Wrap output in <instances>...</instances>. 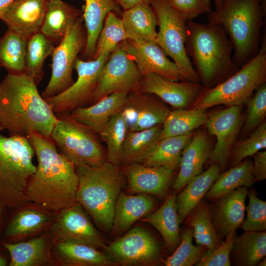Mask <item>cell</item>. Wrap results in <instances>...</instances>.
Wrapping results in <instances>:
<instances>
[{"instance_id":"32","label":"cell","mask_w":266,"mask_h":266,"mask_svg":"<svg viewBox=\"0 0 266 266\" xmlns=\"http://www.w3.org/2000/svg\"><path fill=\"white\" fill-rule=\"evenodd\" d=\"M266 256V231L244 232L234 240L230 261L235 266H255Z\"/></svg>"},{"instance_id":"8","label":"cell","mask_w":266,"mask_h":266,"mask_svg":"<svg viewBox=\"0 0 266 266\" xmlns=\"http://www.w3.org/2000/svg\"><path fill=\"white\" fill-rule=\"evenodd\" d=\"M56 115L57 120L50 137L75 167L97 166L107 161L106 151L98 134L74 119L69 113Z\"/></svg>"},{"instance_id":"31","label":"cell","mask_w":266,"mask_h":266,"mask_svg":"<svg viewBox=\"0 0 266 266\" xmlns=\"http://www.w3.org/2000/svg\"><path fill=\"white\" fill-rule=\"evenodd\" d=\"M183 222L193 229L197 245L214 251L224 241L217 233L211 219L210 204L205 198L187 216Z\"/></svg>"},{"instance_id":"51","label":"cell","mask_w":266,"mask_h":266,"mask_svg":"<svg viewBox=\"0 0 266 266\" xmlns=\"http://www.w3.org/2000/svg\"><path fill=\"white\" fill-rule=\"evenodd\" d=\"M15 0H0V19L4 12Z\"/></svg>"},{"instance_id":"13","label":"cell","mask_w":266,"mask_h":266,"mask_svg":"<svg viewBox=\"0 0 266 266\" xmlns=\"http://www.w3.org/2000/svg\"><path fill=\"white\" fill-rule=\"evenodd\" d=\"M121 43L106 62L90 105L111 94L129 93L139 88L143 75Z\"/></svg>"},{"instance_id":"42","label":"cell","mask_w":266,"mask_h":266,"mask_svg":"<svg viewBox=\"0 0 266 266\" xmlns=\"http://www.w3.org/2000/svg\"><path fill=\"white\" fill-rule=\"evenodd\" d=\"M180 242L172 254L162 261L166 266H192L200 260L207 249L193 243V231L186 226L180 233Z\"/></svg>"},{"instance_id":"52","label":"cell","mask_w":266,"mask_h":266,"mask_svg":"<svg viewBox=\"0 0 266 266\" xmlns=\"http://www.w3.org/2000/svg\"><path fill=\"white\" fill-rule=\"evenodd\" d=\"M223 0H214L215 10H218L221 6Z\"/></svg>"},{"instance_id":"2","label":"cell","mask_w":266,"mask_h":266,"mask_svg":"<svg viewBox=\"0 0 266 266\" xmlns=\"http://www.w3.org/2000/svg\"><path fill=\"white\" fill-rule=\"evenodd\" d=\"M57 120L51 106L25 73H8L0 82V127L10 135L37 132L50 137Z\"/></svg>"},{"instance_id":"14","label":"cell","mask_w":266,"mask_h":266,"mask_svg":"<svg viewBox=\"0 0 266 266\" xmlns=\"http://www.w3.org/2000/svg\"><path fill=\"white\" fill-rule=\"evenodd\" d=\"M241 124L240 106H228L207 115L205 123L207 131L216 139L208 160L211 164L218 165L221 171L227 166Z\"/></svg>"},{"instance_id":"27","label":"cell","mask_w":266,"mask_h":266,"mask_svg":"<svg viewBox=\"0 0 266 266\" xmlns=\"http://www.w3.org/2000/svg\"><path fill=\"white\" fill-rule=\"evenodd\" d=\"M221 169L216 164L190 180L176 198V207L180 224L187 216L204 198Z\"/></svg>"},{"instance_id":"11","label":"cell","mask_w":266,"mask_h":266,"mask_svg":"<svg viewBox=\"0 0 266 266\" xmlns=\"http://www.w3.org/2000/svg\"><path fill=\"white\" fill-rule=\"evenodd\" d=\"M105 253L115 264L123 266H153L162 262L161 247L144 228L136 226L106 245Z\"/></svg>"},{"instance_id":"16","label":"cell","mask_w":266,"mask_h":266,"mask_svg":"<svg viewBox=\"0 0 266 266\" xmlns=\"http://www.w3.org/2000/svg\"><path fill=\"white\" fill-rule=\"evenodd\" d=\"M121 45L143 75L154 73L174 81H187L178 66L170 61L155 41L136 42L130 39Z\"/></svg>"},{"instance_id":"22","label":"cell","mask_w":266,"mask_h":266,"mask_svg":"<svg viewBox=\"0 0 266 266\" xmlns=\"http://www.w3.org/2000/svg\"><path fill=\"white\" fill-rule=\"evenodd\" d=\"M211 147L206 133L202 131L194 133L181 153L179 170L172 183L174 193H179L190 180L203 172Z\"/></svg>"},{"instance_id":"12","label":"cell","mask_w":266,"mask_h":266,"mask_svg":"<svg viewBox=\"0 0 266 266\" xmlns=\"http://www.w3.org/2000/svg\"><path fill=\"white\" fill-rule=\"evenodd\" d=\"M109 55L88 61L76 59L73 65L77 74L76 80L63 92L45 99L55 114L69 113L75 108L89 104Z\"/></svg>"},{"instance_id":"15","label":"cell","mask_w":266,"mask_h":266,"mask_svg":"<svg viewBox=\"0 0 266 266\" xmlns=\"http://www.w3.org/2000/svg\"><path fill=\"white\" fill-rule=\"evenodd\" d=\"M60 212L52 229L57 240L84 244L104 250L107 245L105 239L80 204L76 202Z\"/></svg>"},{"instance_id":"10","label":"cell","mask_w":266,"mask_h":266,"mask_svg":"<svg viewBox=\"0 0 266 266\" xmlns=\"http://www.w3.org/2000/svg\"><path fill=\"white\" fill-rule=\"evenodd\" d=\"M86 40V32L82 15L70 27L52 53L51 77L41 94L45 100L59 94L73 83V65L84 49Z\"/></svg>"},{"instance_id":"18","label":"cell","mask_w":266,"mask_h":266,"mask_svg":"<svg viewBox=\"0 0 266 266\" xmlns=\"http://www.w3.org/2000/svg\"><path fill=\"white\" fill-rule=\"evenodd\" d=\"M204 87L200 83L174 81L151 73L143 76L139 89L153 94L174 109L192 106Z\"/></svg>"},{"instance_id":"4","label":"cell","mask_w":266,"mask_h":266,"mask_svg":"<svg viewBox=\"0 0 266 266\" xmlns=\"http://www.w3.org/2000/svg\"><path fill=\"white\" fill-rule=\"evenodd\" d=\"M265 15L261 0H223L218 10L208 13L207 24L220 26L231 40L239 67L258 53Z\"/></svg>"},{"instance_id":"40","label":"cell","mask_w":266,"mask_h":266,"mask_svg":"<svg viewBox=\"0 0 266 266\" xmlns=\"http://www.w3.org/2000/svg\"><path fill=\"white\" fill-rule=\"evenodd\" d=\"M129 128L122 109L110 119L99 134L107 146V161L120 166L122 151Z\"/></svg>"},{"instance_id":"17","label":"cell","mask_w":266,"mask_h":266,"mask_svg":"<svg viewBox=\"0 0 266 266\" xmlns=\"http://www.w3.org/2000/svg\"><path fill=\"white\" fill-rule=\"evenodd\" d=\"M162 101L139 89L128 93L122 111L129 131H140L162 124L170 110Z\"/></svg>"},{"instance_id":"20","label":"cell","mask_w":266,"mask_h":266,"mask_svg":"<svg viewBox=\"0 0 266 266\" xmlns=\"http://www.w3.org/2000/svg\"><path fill=\"white\" fill-rule=\"evenodd\" d=\"M248 188L238 187L211 200V219L219 237L222 240L232 231L240 228L244 220Z\"/></svg>"},{"instance_id":"41","label":"cell","mask_w":266,"mask_h":266,"mask_svg":"<svg viewBox=\"0 0 266 266\" xmlns=\"http://www.w3.org/2000/svg\"><path fill=\"white\" fill-rule=\"evenodd\" d=\"M127 39L121 17L114 12H109L98 37L94 59L110 54L121 43Z\"/></svg>"},{"instance_id":"50","label":"cell","mask_w":266,"mask_h":266,"mask_svg":"<svg viewBox=\"0 0 266 266\" xmlns=\"http://www.w3.org/2000/svg\"><path fill=\"white\" fill-rule=\"evenodd\" d=\"M115 1L123 9V10L129 9L140 3L151 2V0H115Z\"/></svg>"},{"instance_id":"44","label":"cell","mask_w":266,"mask_h":266,"mask_svg":"<svg viewBox=\"0 0 266 266\" xmlns=\"http://www.w3.org/2000/svg\"><path fill=\"white\" fill-rule=\"evenodd\" d=\"M49 222V217L34 209L21 211L12 219L7 228L5 235L9 237L30 234L44 227Z\"/></svg>"},{"instance_id":"35","label":"cell","mask_w":266,"mask_h":266,"mask_svg":"<svg viewBox=\"0 0 266 266\" xmlns=\"http://www.w3.org/2000/svg\"><path fill=\"white\" fill-rule=\"evenodd\" d=\"M194 133L159 140L140 164L150 166H163L177 170L182 152Z\"/></svg>"},{"instance_id":"28","label":"cell","mask_w":266,"mask_h":266,"mask_svg":"<svg viewBox=\"0 0 266 266\" xmlns=\"http://www.w3.org/2000/svg\"><path fill=\"white\" fill-rule=\"evenodd\" d=\"M176 198L175 193L170 194L156 211L140 219L150 224L159 232L166 246L171 252L176 248L181 239Z\"/></svg>"},{"instance_id":"47","label":"cell","mask_w":266,"mask_h":266,"mask_svg":"<svg viewBox=\"0 0 266 266\" xmlns=\"http://www.w3.org/2000/svg\"><path fill=\"white\" fill-rule=\"evenodd\" d=\"M236 236V231L230 232L218 248L214 251L207 250L195 266H230V254Z\"/></svg>"},{"instance_id":"54","label":"cell","mask_w":266,"mask_h":266,"mask_svg":"<svg viewBox=\"0 0 266 266\" xmlns=\"http://www.w3.org/2000/svg\"><path fill=\"white\" fill-rule=\"evenodd\" d=\"M258 266H266V257L263 258L262 260L260 261V262L258 263Z\"/></svg>"},{"instance_id":"55","label":"cell","mask_w":266,"mask_h":266,"mask_svg":"<svg viewBox=\"0 0 266 266\" xmlns=\"http://www.w3.org/2000/svg\"><path fill=\"white\" fill-rule=\"evenodd\" d=\"M1 204V203H0V204ZM0 212H1V207H0Z\"/></svg>"},{"instance_id":"23","label":"cell","mask_w":266,"mask_h":266,"mask_svg":"<svg viewBox=\"0 0 266 266\" xmlns=\"http://www.w3.org/2000/svg\"><path fill=\"white\" fill-rule=\"evenodd\" d=\"M127 94L126 92L115 93L88 106L75 108L69 113L74 119L99 135L111 117L122 109Z\"/></svg>"},{"instance_id":"34","label":"cell","mask_w":266,"mask_h":266,"mask_svg":"<svg viewBox=\"0 0 266 266\" xmlns=\"http://www.w3.org/2000/svg\"><path fill=\"white\" fill-rule=\"evenodd\" d=\"M256 180L253 174V164L249 157L237 165L221 173L214 182L205 197L212 200L226 195L240 187H249Z\"/></svg>"},{"instance_id":"29","label":"cell","mask_w":266,"mask_h":266,"mask_svg":"<svg viewBox=\"0 0 266 266\" xmlns=\"http://www.w3.org/2000/svg\"><path fill=\"white\" fill-rule=\"evenodd\" d=\"M82 13L62 0H47L40 32L53 43L59 44L70 27L82 16Z\"/></svg>"},{"instance_id":"3","label":"cell","mask_w":266,"mask_h":266,"mask_svg":"<svg viewBox=\"0 0 266 266\" xmlns=\"http://www.w3.org/2000/svg\"><path fill=\"white\" fill-rule=\"evenodd\" d=\"M187 26L185 49L204 88L217 85L239 69L233 44L220 26L188 21Z\"/></svg>"},{"instance_id":"7","label":"cell","mask_w":266,"mask_h":266,"mask_svg":"<svg viewBox=\"0 0 266 266\" xmlns=\"http://www.w3.org/2000/svg\"><path fill=\"white\" fill-rule=\"evenodd\" d=\"M257 55L225 80L204 88L191 108L206 110L215 105L240 106L266 82V40L263 38Z\"/></svg>"},{"instance_id":"39","label":"cell","mask_w":266,"mask_h":266,"mask_svg":"<svg viewBox=\"0 0 266 266\" xmlns=\"http://www.w3.org/2000/svg\"><path fill=\"white\" fill-rule=\"evenodd\" d=\"M27 39L8 29L0 38V67L8 73L24 72Z\"/></svg>"},{"instance_id":"25","label":"cell","mask_w":266,"mask_h":266,"mask_svg":"<svg viewBox=\"0 0 266 266\" xmlns=\"http://www.w3.org/2000/svg\"><path fill=\"white\" fill-rule=\"evenodd\" d=\"M121 18L126 32L127 39L136 42L155 41L158 20L150 3H140L123 10Z\"/></svg>"},{"instance_id":"46","label":"cell","mask_w":266,"mask_h":266,"mask_svg":"<svg viewBox=\"0 0 266 266\" xmlns=\"http://www.w3.org/2000/svg\"><path fill=\"white\" fill-rule=\"evenodd\" d=\"M247 114L243 132H252L264 120L266 116V83L258 87L246 102Z\"/></svg>"},{"instance_id":"6","label":"cell","mask_w":266,"mask_h":266,"mask_svg":"<svg viewBox=\"0 0 266 266\" xmlns=\"http://www.w3.org/2000/svg\"><path fill=\"white\" fill-rule=\"evenodd\" d=\"M0 127V203L17 207L29 202L25 192L36 170L34 150L26 137L7 136Z\"/></svg>"},{"instance_id":"53","label":"cell","mask_w":266,"mask_h":266,"mask_svg":"<svg viewBox=\"0 0 266 266\" xmlns=\"http://www.w3.org/2000/svg\"><path fill=\"white\" fill-rule=\"evenodd\" d=\"M6 265V260L4 258L0 257V266H5Z\"/></svg>"},{"instance_id":"37","label":"cell","mask_w":266,"mask_h":266,"mask_svg":"<svg viewBox=\"0 0 266 266\" xmlns=\"http://www.w3.org/2000/svg\"><path fill=\"white\" fill-rule=\"evenodd\" d=\"M208 114L198 108H178L170 110L162 124L160 140L171 136L183 135L205 125Z\"/></svg>"},{"instance_id":"21","label":"cell","mask_w":266,"mask_h":266,"mask_svg":"<svg viewBox=\"0 0 266 266\" xmlns=\"http://www.w3.org/2000/svg\"><path fill=\"white\" fill-rule=\"evenodd\" d=\"M47 4V0H15L0 20L8 29L27 39L40 31Z\"/></svg>"},{"instance_id":"33","label":"cell","mask_w":266,"mask_h":266,"mask_svg":"<svg viewBox=\"0 0 266 266\" xmlns=\"http://www.w3.org/2000/svg\"><path fill=\"white\" fill-rule=\"evenodd\" d=\"M162 124L135 131H129L123 144L121 166L140 163L160 140Z\"/></svg>"},{"instance_id":"56","label":"cell","mask_w":266,"mask_h":266,"mask_svg":"<svg viewBox=\"0 0 266 266\" xmlns=\"http://www.w3.org/2000/svg\"></svg>"},{"instance_id":"26","label":"cell","mask_w":266,"mask_h":266,"mask_svg":"<svg viewBox=\"0 0 266 266\" xmlns=\"http://www.w3.org/2000/svg\"><path fill=\"white\" fill-rule=\"evenodd\" d=\"M82 17L86 32L84 55L88 60L94 59L97 42L105 19L110 12L121 17L122 11L115 0H84Z\"/></svg>"},{"instance_id":"30","label":"cell","mask_w":266,"mask_h":266,"mask_svg":"<svg viewBox=\"0 0 266 266\" xmlns=\"http://www.w3.org/2000/svg\"><path fill=\"white\" fill-rule=\"evenodd\" d=\"M54 251L65 265L73 266H111L115 265L110 258L91 246L57 240Z\"/></svg>"},{"instance_id":"48","label":"cell","mask_w":266,"mask_h":266,"mask_svg":"<svg viewBox=\"0 0 266 266\" xmlns=\"http://www.w3.org/2000/svg\"><path fill=\"white\" fill-rule=\"evenodd\" d=\"M171 6L188 21L211 10V0H168Z\"/></svg>"},{"instance_id":"49","label":"cell","mask_w":266,"mask_h":266,"mask_svg":"<svg viewBox=\"0 0 266 266\" xmlns=\"http://www.w3.org/2000/svg\"><path fill=\"white\" fill-rule=\"evenodd\" d=\"M253 174L256 181L266 178V151H258L253 155Z\"/></svg>"},{"instance_id":"45","label":"cell","mask_w":266,"mask_h":266,"mask_svg":"<svg viewBox=\"0 0 266 266\" xmlns=\"http://www.w3.org/2000/svg\"><path fill=\"white\" fill-rule=\"evenodd\" d=\"M249 203L246 207V219L241 228L244 232H262L266 230V202L260 199L254 190H248Z\"/></svg>"},{"instance_id":"38","label":"cell","mask_w":266,"mask_h":266,"mask_svg":"<svg viewBox=\"0 0 266 266\" xmlns=\"http://www.w3.org/2000/svg\"><path fill=\"white\" fill-rule=\"evenodd\" d=\"M54 48V43L40 32L27 39L24 73L32 78L37 85L44 75V61L51 55Z\"/></svg>"},{"instance_id":"24","label":"cell","mask_w":266,"mask_h":266,"mask_svg":"<svg viewBox=\"0 0 266 266\" xmlns=\"http://www.w3.org/2000/svg\"><path fill=\"white\" fill-rule=\"evenodd\" d=\"M151 195H128L121 192L117 199L114 214L112 231L118 236L126 233L138 220L149 214L155 207Z\"/></svg>"},{"instance_id":"1","label":"cell","mask_w":266,"mask_h":266,"mask_svg":"<svg viewBox=\"0 0 266 266\" xmlns=\"http://www.w3.org/2000/svg\"><path fill=\"white\" fill-rule=\"evenodd\" d=\"M27 137L37 161L26 187L27 201L54 211L75 203L78 177L74 165L58 150L50 137L33 132Z\"/></svg>"},{"instance_id":"36","label":"cell","mask_w":266,"mask_h":266,"mask_svg":"<svg viewBox=\"0 0 266 266\" xmlns=\"http://www.w3.org/2000/svg\"><path fill=\"white\" fill-rule=\"evenodd\" d=\"M47 234L17 243H3L11 256L10 266H37L49 260Z\"/></svg>"},{"instance_id":"5","label":"cell","mask_w":266,"mask_h":266,"mask_svg":"<svg viewBox=\"0 0 266 266\" xmlns=\"http://www.w3.org/2000/svg\"><path fill=\"white\" fill-rule=\"evenodd\" d=\"M76 201L101 228L112 230L116 203L124 184L121 166L108 161L97 166L76 167Z\"/></svg>"},{"instance_id":"9","label":"cell","mask_w":266,"mask_h":266,"mask_svg":"<svg viewBox=\"0 0 266 266\" xmlns=\"http://www.w3.org/2000/svg\"><path fill=\"white\" fill-rule=\"evenodd\" d=\"M150 4L156 13L159 27L155 42L172 59L187 81L200 83L185 47L188 21L168 0H151Z\"/></svg>"},{"instance_id":"19","label":"cell","mask_w":266,"mask_h":266,"mask_svg":"<svg viewBox=\"0 0 266 266\" xmlns=\"http://www.w3.org/2000/svg\"><path fill=\"white\" fill-rule=\"evenodd\" d=\"M121 168L127 179L128 192L154 195L161 199L166 197L176 171L163 166H150L140 163Z\"/></svg>"},{"instance_id":"43","label":"cell","mask_w":266,"mask_h":266,"mask_svg":"<svg viewBox=\"0 0 266 266\" xmlns=\"http://www.w3.org/2000/svg\"><path fill=\"white\" fill-rule=\"evenodd\" d=\"M266 148V123L263 121L250 136L234 144L231 150L227 165L230 167L240 163L245 159L253 157L262 149Z\"/></svg>"}]
</instances>
